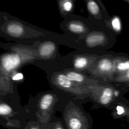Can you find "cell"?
Instances as JSON below:
<instances>
[{
    "label": "cell",
    "mask_w": 129,
    "mask_h": 129,
    "mask_svg": "<svg viewBox=\"0 0 129 129\" xmlns=\"http://www.w3.org/2000/svg\"><path fill=\"white\" fill-rule=\"evenodd\" d=\"M64 9L67 11H70L72 8V4L70 1H66L63 4Z\"/></svg>",
    "instance_id": "19"
},
{
    "label": "cell",
    "mask_w": 129,
    "mask_h": 129,
    "mask_svg": "<svg viewBox=\"0 0 129 129\" xmlns=\"http://www.w3.org/2000/svg\"><path fill=\"white\" fill-rule=\"evenodd\" d=\"M69 29L76 33H84L89 30V28L86 27L83 23L79 22H72L69 26Z\"/></svg>",
    "instance_id": "11"
},
{
    "label": "cell",
    "mask_w": 129,
    "mask_h": 129,
    "mask_svg": "<svg viewBox=\"0 0 129 129\" xmlns=\"http://www.w3.org/2000/svg\"><path fill=\"white\" fill-rule=\"evenodd\" d=\"M107 26L117 35L121 32L122 26L121 20L117 16H115L111 18Z\"/></svg>",
    "instance_id": "9"
},
{
    "label": "cell",
    "mask_w": 129,
    "mask_h": 129,
    "mask_svg": "<svg viewBox=\"0 0 129 129\" xmlns=\"http://www.w3.org/2000/svg\"><path fill=\"white\" fill-rule=\"evenodd\" d=\"M87 7L90 15L94 20V26H107L111 18L101 1L99 0L88 1Z\"/></svg>",
    "instance_id": "4"
},
{
    "label": "cell",
    "mask_w": 129,
    "mask_h": 129,
    "mask_svg": "<svg viewBox=\"0 0 129 129\" xmlns=\"http://www.w3.org/2000/svg\"><path fill=\"white\" fill-rule=\"evenodd\" d=\"M89 72L93 79L108 82L115 76V53L108 52L100 55Z\"/></svg>",
    "instance_id": "3"
},
{
    "label": "cell",
    "mask_w": 129,
    "mask_h": 129,
    "mask_svg": "<svg viewBox=\"0 0 129 129\" xmlns=\"http://www.w3.org/2000/svg\"><path fill=\"white\" fill-rule=\"evenodd\" d=\"M117 101L122 105L124 110L122 119L125 120L129 122V100L122 96L119 98Z\"/></svg>",
    "instance_id": "13"
},
{
    "label": "cell",
    "mask_w": 129,
    "mask_h": 129,
    "mask_svg": "<svg viewBox=\"0 0 129 129\" xmlns=\"http://www.w3.org/2000/svg\"><path fill=\"white\" fill-rule=\"evenodd\" d=\"M12 109L10 106L6 104H0V115H8L12 113Z\"/></svg>",
    "instance_id": "17"
},
{
    "label": "cell",
    "mask_w": 129,
    "mask_h": 129,
    "mask_svg": "<svg viewBox=\"0 0 129 129\" xmlns=\"http://www.w3.org/2000/svg\"><path fill=\"white\" fill-rule=\"evenodd\" d=\"M55 46L51 42H47L41 45L39 49V53L41 55L45 56L50 55L54 50Z\"/></svg>",
    "instance_id": "12"
},
{
    "label": "cell",
    "mask_w": 129,
    "mask_h": 129,
    "mask_svg": "<svg viewBox=\"0 0 129 129\" xmlns=\"http://www.w3.org/2000/svg\"><path fill=\"white\" fill-rule=\"evenodd\" d=\"M20 62V58L18 54H11L4 56L2 59L4 68L8 71H10L16 68Z\"/></svg>",
    "instance_id": "7"
},
{
    "label": "cell",
    "mask_w": 129,
    "mask_h": 129,
    "mask_svg": "<svg viewBox=\"0 0 129 129\" xmlns=\"http://www.w3.org/2000/svg\"><path fill=\"white\" fill-rule=\"evenodd\" d=\"M123 1L129 4V0H123Z\"/></svg>",
    "instance_id": "23"
},
{
    "label": "cell",
    "mask_w": 129,
    "mask_h": 129,
    "mask_svg": "<svg viewBox=\"0 0 129 129\" xmlns=\"http://www.w3.org/2000/svg\"><path fill=\"white\" fill-rule=\"evenodd\" d=\"M25 129H40L39 127L36 125H30L29 127H27Z\"/></svg>",
    "instance_id": "22"
},
{
    "label": "cell",
    "mask_w": 129,
    "mask_h": 129,
    "mask_svg": "<svg viewBox=\"0 0 129 129\" xmlns=\"http://www.w3.org/2000/svg\"><path fill=\"white\" fill-rule=\"evenodd\" d=\"M67 77L71 81H75L79 83H82L85 81V77L81 74L74 72H69Z\"/></svg>",
    "instance_id": "15"
},
{
    "label": "cell",
    "mask_w": 129,
    "mask_h": 129,
    "mask_svg": "<svg viewBox=\"0 0 129 129\" xmlns=\"http://www.w3.org/2000/svg\"><path fill=\"white\" fill-rule=\"evenodd\" d=\"M116 85L122 91L123 94H125L129 91V84H126L124 85Z\"/></svg>",
    "instance_id": "18"
},
{
    "label": "cell",
    "mask_w": 129,
    "mask_h": 129,
    "mask_svg": "<svg viewBox=\"0 0 129 129\" xmlns=\"http://www.w3.org/2000/svg\"><path fill=\"white\" fill-rule=\"evenodd\" d=\"M7 31L12 36H19L22 34L23 29L21 25L16 23H12L8 25Z\"/></svg>",
    "instance_id": "10"
},
{
    "label": "cell",
    "mask_w": 129,
    "mask_h": 129,
    "mask_svg": "<svg viewBox=\"0 0 129 129\" xmlns=\"http://www.w3.org/2000/svg\"><path fill=\"white\" fill-rule=\"evenodd\" d=\"M52 100L53 97L52 95L50 94H46L44 95L40 101V108L43 110H46L48 109L52 103Z\"/></svg>",
    "instance_id": "14"
},
{
    "label": "cell",
    "mask_w": 129,
    "mask_h": 129,
    "mask_svg": "<svg viewBox=\"0 0 129 129\" xmlns=\"http://www.w3.org/2000/svg\"><path fill=\"white\" fill-rule=\"evenodd\" d=\"M107 83L116 85H124L129 84V69L126 71L116 75Z\"/></svg>",
    "instance_id": "8"
},
{
    "label": "cell",
    "mask_w": 129,
    "mask_h": 129,
    "mask_svg": "<svg viewBox=\"0 0 129 129\" xmlns=\"http://www.w3.org/2000/svg\"><path fill=\"white\" fill-rule=\"evenodd\" d=\"M51 129H64L63 125L59 123H56L53 127H51Z\"/></svg>",
    "instance_id": "21"
},
{
    "label": "cell",
    "mask_w": 129,
    "mask_h": 129,
    "mask_svg": "<svg viewBox=\"0 0 129 129\" xmlns=\"http://www.w3.org/2000/svg\"><path fill=\"white\" fill-rule=\"evenodd\" d=\"M129 69V55L122 53H115V76Z\"/></svg>",
    "instance_id": "6"
},
{
    "label": "cell",
    "mask_w": 129,
    "mask_h": 129,
    "mask_svg": "<svg viewBox=\"0 0 129 129\" xmlns=\"http://www.w3.org/2000/svg\"><path fill=\"white\" fill-rule=\"evenodd\" d=\"M89 91L94 103V108L103 107L110 111L113 109L117 100L124 95L115 84L107 82L90 86Z\"/></svg>",
    "instance_id": "2"
},
{
    "label": "cell",
    "mask_w": 129,
    "mask_h": 129,
    "mask_svg": "<svg viewBox=\"0 0 129 129\" xmlns=\"http://www.w3.org/2000/svg\"><path fill=\"white\" fill-rule=\"evenodd\" d=\"M23 75L21 73H18L14 77H13V80H19L23 79Z\"/></svg>",
    "instance_id": "20"
},
{
    "label": "cell",
    "mask_w": 129,
    "mask_h": 129,
    "mask_svg": "<svg viewBox=\"0 0 129 129\" xmlns=\"http://www.w3.org/2000/svg\"><path fill=\"white\" fill-rule=\"evenodd\" d=\"M93 123L91 115L81 110L74 112L66 118L67 129H92Z\"/></svg>",
    "instance_id": "5"
},
{
    "label": "cell",
    "mask_w": 129,
    "mask_h": 129,
    "mask_svg": "<svg viewBox=\"0 0 129 129\" xmlns=\"http://www.w3.org/2000/svg\"><path fill=\"white\" fill-rule=\"evenodd\" d=\"M117 35L106 26H94L85 38L86 46L93 50V54L101 55L114 45Z\"/></svg>",
    "instance_id": "1"
},
{
    "label": "cell",
    "mask_w": 129,
    "mask_h": 129,
    "mask_svg": "<svg viewBox=\"0 0 129 129\" xmlns=\"http://www.w3.org/2000/svg\"><path fill=\"white\" fill-rule=\"evenodd\" d=\"M58 83L62 87L68 88L72 85V82L70 81L67 76L63 75H59L57 77Z\"/></svg>",
    "instance_id": "16"
}]
</instances>
